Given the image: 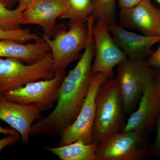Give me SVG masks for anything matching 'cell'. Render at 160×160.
Listing matches in <instances>:
<instances>
[{"mask_svg": "<svg viewBox=\"0 0 160 160\" xmlns=\"http://www.w3.org/2000/svg\"><path fill=\"white\" fill-rule=\"evenodd\" d=\"M94 55L92 40L84 49L76 66L63 79L54 109L32 125L31 136L60 135L74 122L94 76L92 66Z\"/></svg>", "mask_w": 160, "mask_h": 160, "instance_id": "cell-1", "label": "cell"}, {"mask_svg": "<svg viewBox=\"0 0 160 160\" xmlns=\"http://www.w3.org/2000/svg\"><path fill=\"white\" fill-rule=\"evenodd\" d=\"M95 21L92 15L86 22L69 21L67 30L63 24L57 25L51 38L41 34L50 48L55 75L65 73L69 64L81 57V52L93 40L92 29Z\"/></svg>", "mask_w": 160, "mask_h": 160, "instance_id": "cell-2", "label": "cell"}, {"mask_svg": "<svg viewBox=\"0 0 160 160\" xmlns=\"http://www.w3.org/2000/svg\"><path fill=\"white\" fill-rule=\"evenodd\" d=\"M96 109L92 142L98 146L113 135L122 131L125 112L117 79H107L100 86L97 95Z\"/></svg>", "mask_w": 160, "mask_h": 160, "instance_id": "cell-3", "label": "cell"}, {"mask_svg": "<svg viewBox=\"0 0 160 160\" xmlns=\"http://www.w3.org/2000/svg\"><path fill=\"white\" fill-rule=\"evenodd\" d=\"M51 52L42 60L25 64L18 59L0 57V94L18 89L26 84L55 76Z\"/></svg>", "mask_w": 160, "mask_h": 160, "instance_id": "cell-4", "label": "cell"}, {"mask_svg": "<svg viewBox=\"0 0 160 160\" xmlns=\"http://www.w3.org/2000/svg\"><path fill=\"white\" fill-rule=\"evenodd\" d=\"M154 73L144 60L128 59L118 65L116 78L125 114L133 111L141 98L144 86Z\"/></svg>", "mask_w": 160, "mask_h": 160, "instance_id": "cell-5", "label": "cell"}, {"mask_svg": "<svg viewBox=\"0 0 160 160\" xmlns=\"http://www.w3.org/2000/svg\"><path fill=\"white\" fill-rule=\"evenodd\" d=\"M107 79L102 73L94 74L79 113L74 122L62 132L59 146L78 140L86 144L92 142V130L95 118L97 95L100 86Z\"/></svg>", "mask_w": 160, "mask_h": 160, "instance_id": "cell-6", "label": "cell"}, {"mask_svg": "<svg viewBox=\"0 0 160 160\" xmlns=\"http://www.w3.org/2000/svg\"><path fill=\"white\" fill-rule=\"evenodd\" d=\"M96 20L92 29L95 55L92 71L94 74L99 72L110 79L113 78L114 67L128 58L115 42L106 22Z\"/></svg>", "mask_w": 160, "mask_h": 160, "instance_id": "cell-7", "label": "cell"}, {"mask_svg": "<svg viewBox=\"0 0 160 160\" xmlns=\"http://www.w3.org/2000/svg\"><path fill=\"white\" fill-rule=\"evenodd\" d=\"M147 150L146 133L122 131L98 146L97 160H140Z\"/></svg>", "mask_w": 160, "mask_h": 160, "instance_id": "cell-8", "label": "cell"}, {"mask_svg": "<svg viewBox=\"0 0 160 160\" xmlns=\"http://www.w3.org/2000/svg\"><path fill=\"white\" fill-rule=\"evenodd\" d=\"M66 73L56 74L50 79L41 80L26 84L4 94L7 99L23 104H35L48 110L57 102L60 86Z\"/></svg>", "mask_w": 160, "mask_h": 160, "instance_id": "cell-9", "label": "cell"}, {"mask_svg": "<svg viewBox=\"0 0 160 160\" xmlns=\"http://www.w3.org/2000/svg\"><path fill=\"white\" fill-rule=\"evenodd\" d=\"M43 110L38 105L15 102L4 96L0 99V120L18 132L25 145L29 143L32 126L40 117Z\"/></svg>", "mask_w": 160, "mask_h": 160, "instance_id": "cell-10", "label": "cell"}, {"mask_svg": "<svg viewBox=\"0 0 160 160\" xmlns=\"http://www.w3.org/2000/svg\"><path fill=\"white\" fill-rule=\"evenodd\" d=\"M139 102L138 107L130 115L122 131L146 133L153 126L160 112V92L152 78L144 86Z\"/></svg>", "mask_w": 160, "mask_h": 160, "instance_id": "cell-11", "label": "cell"}, {"mask_svg": "<svg viewBox=\"0 0 160 160\" xmlns=\"http://www.w3.org/2000/svg\"><path fill=\"white\" fill-rule=\"evenodd\" d=\"M119 25L123 28L135 29L143 35L160 36V9L150 0H143L129 9H121Z\"/></svg>", "mask_w": 160, "mask_h": 160, "instance_id": "cell-12", "label": "cell"}, {"mask_svg": "<svg viewBox=\"0 0 160 160\" xmlns=\"http://www.w3.org/2000/svg\"><path fill=\"white\" fill-rule=\"evenodd\" d=\"M69 0H40L22 12L21 25H35L42 29L43 34L52 37L56 27V21L66 11Z\"/></svg>", "mask_w": 160, "mask_h": 160, "instance_id": "cell-13", "label": "cell"}, {"mask_svg": "<svg viewBox=\"0 0 160 160\" xmlns=\"http://www.w3.org/2000/svg\"><path fill=\"white\" fill-rule=\"evenodd\" d=\"M108 26L115 42L129 59L144 60L149 57L153 52L152 47L160 42V36L136 34L117 23Z\"/></svg>", "mask_w": 160, "mask_h": 160, "instance_id": "cell-14", "label": "cell"}, {"mask_svg": "<svg viewBox=\"0 0 160 160\" xmlns=\"http://www.w3.org/2000/svg\"><path fill=\"white\" fill-rule=\"evenodd\" d=\"M2 57L18 59L27 64L37 62L45 57L50 51L42 38L33 43L22 44L11 40H0Z\"/></svg>", "mask_w": 160, "mask_h": 160, "instance_id": "cell-15", "label": "cell"}, {"mask_svg": "<svg viewBox=\"0 0 160 160\" xmlns=\"http://www.w3.org/2000/svg\"><path fill=\"white\" fill-rule=\"evenodd\" d=\"M98 147L96 143L86 144L79 140L63 146L52 147L45 146L43 148L62 160H97Z\"/></svg>", "mask_w": 160, "mask_h": 160, "instance_id": "cell-16", "label": "cell"}, {"mask_svg": "<svg viewBox=\"0 0 160 160\" xmlns=\"http://www.w3.org/2000/svg\"><path fill=\"white\" fill-rule=\"evenodd\" d=\"M93 9V0H69L67 9L59 18L86 22Z\"/></svg>", "mask_w": 160, "mask_h": 160, "instance_id": "cell-17", "label": "cell"}, {"mask_svg": "<svg viewBox=\"0 0 160 160\" xmlns=\"http://www.w3.org/2000/svg\"><path fill=\"white\" fill-rule=\"evenodd\" d=\"M92 15L95 20L102 19L108 26L116 24V0H93Z\"/></svg>", "mask_w": 160, "mask_h": 160, "instance_id": "cell-18", "label": "cell"}, {"mask_svg": "<svg viewBox=\"0 0 160 160\" xmlns=\"http://www.w3.org/2000/svg\"><path fill=\"white\" fill-rule=\"evenodd\" d=\"M23 11L18 6L15 9H9L0 2V30H16L22 29L20 19Z\"/></svg>", "mask_w": 160, "mask_h": 160, "instance_id": "cell-19", "label": "cell"}, {"mask_svg": "<svg viewBox=\"0 0 160 160\" xmlns=\"http://www.w3.org/2000/svg\"><path fill=\"white\" fill-rule=\"evenodd\" d=\"M41 37L32 33L28 29H21L16 30H0V40H11L20 42L29 41H37Z\"/></svg>", "mask_w": 160, "mask_h": 160, "instance_id": "cell-20", "label": "cell"}, {"mask_svg": "<svg viewBox=\"0 0 160 160\" xmlns=\"http://www.w3.org/2000/svg\"><path fill=\"white\" fill-rule=\"evenodd\" d=\"M155 122L157 127V135L153 143L152 152L155 156L160 157V112L156 118Z\"/></svg>", "mask_w": 160, "mask_h": 160, "instance_id": "cell-21", "label": "cell"}, {"mask_svg": "<svg viewBox=\"0 0 160 160\" xmlns=\"http://www.w3.org/2000/svg\"><path fill=\"white\" fill-rule=\"evenodd\" d=\"M145 62L147 66L160 68V44L157 50L153 52L151 55Z\"/></svg>", "mask_w": 160, "mask_h": 160, "instance_id": "cell-22", "label": "cell"}, {"mask_svg": "<svg viewBox=\"0 0 160 160\" xmlns=\"http://www.w3.org/2000/svg\"><path fill=\"white\" fill-rule=\"evenodd\" d=\"M21 139L19 134L11 135L0 139V152L6 146L13 145Z\"/></svg>", "mask_w": 160, "mask_h": 160, "instance_id": "cell-23", "label": "cell"}, {"mask_svg": "<svg viewBox=\"0 0 160 160\" xmlns=\"http://www.w3.org/2000/svg\"><path fill=\"white\" fill-rule=\"evenodd\" d=\"M121 9H129L135 6L143 0H118Z\"/></svg>", "mask_w": 160, "mask_h": 160, "instance_id": "cell-24", "label": "cell"}, {"mask_svg": "<svg viewBox=\"0 0 160 160\" xmlns=\"http://www.w3.org/2000/svg\"><path fill=\"white\" fill-rule=\"evenodd\" d=\"M39 1L40 0H19V5L18 6L24 11L33 6Z\"/></svg>", "mask_w": 160, "mask_h": 160, "instance_id": "cell-25", "label": "cell"}, {"mask_svg": "<svg viewBox=\"0 0 160 160\" xmlns=\"http://www.w3.org/2000/svg\"><path fill=\"white\" fill-rule=\"evenodd\" d=\"M0 133L8 135L19 134L17 130L13 128H4L1 125H0Z\"/></svg>", "mask_w": 160, "mask_h": 160, "instance_id": "cell-26", "label": "cell"}, {"mask_svg": "<svg viewBox=\"0 0 160 160\" xmlns=\"http://www.w3.org/2000/svg\"><path fill=\"white\" fill-rule=\"evenodd\" d=\"M152 78L160 92V71L157 73H154Z\"/></svg>", "mask_w": 160, "mask_h": 160, "instance_id": "cell-27", "label": "cell"}, {"mask_svg": "<svg viewBox=\"0 0 160 160\" xmlns=\"http://www.w3.org/2000/svg\"><path fill=\"white\" fill-rule=\"evenodd\" d=\"M0 2L10 9L14 5L16 0H0Z\"/></svg>", "mask_w": 160, "mask_h": 160, "instance_id": "cell-28", "label": "cell"}, {"mask_svg": "<svg viewBox=\"0 0 160 160\" xmlns=\"http://www.w3.org/2000/svg\"><path fill=\"white\" fill-rule=\"evenodd\" d=\"M4 96V94H0V99Z\"/></svg>", "mask_w": 160, "mask_h": 160, "instance_id": "cell-29", "label": "cell"}, {"mask_svg": "<svg viewBox=\"0 0 160 160\" xmlns=\"http://www.w3.org/2000/svg\"><path fill=\"white\" fill-rule=\"evenodd\" d=\"M156 1L157 2H158V3L159 4H160V0H156Z\"/></svg>", "mask_w": 160, "mask_h": 160, "instance_id": "cell-30", "label": "cell"}, {"mask_svg": "<svg viewBox=\"0 0 160 160\" xmlns=\"http://www.w3.org/2000/svg\"><path fill=\"white\" fill-rule=\"evenodd\" d=\"M0 57H2V56H1V48H0Z\"/></svg>", "mask_w": 160, "mask_h": 160, "instance_id": "cell-31", "label": "cell"}, {"mask_svg": "<svg viewBox=\"0 0 160 160\" xmlns=\"http://www.w3.org/2000/svg\"></svg>", "mask_w": 160, "mask_h": 160, "instance_id": "cell-32", "label": "cell"}]
</instances>
